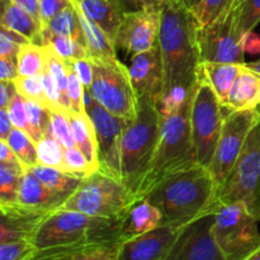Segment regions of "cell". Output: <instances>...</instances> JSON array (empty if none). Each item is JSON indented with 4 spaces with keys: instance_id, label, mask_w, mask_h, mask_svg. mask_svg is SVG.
Instances as JSON below:
<instances>
[{
    "instance_id": "cell-37",
    "label": "cell",
    "mask_w": 260,
    "mask_h": 260,
    "mask_svg": "<svg viewBox=\"0 0 260 260\" xmlns=\"http://www.w3.org/2000/svg\"><path fill=\"white\" fill-rule=\"evenodd\" d=\"M122 241L86 246L69 253L57 260H118Z\"/></svg>"
},
{
    "instance_id": "cell-10",
    "label": "cell",
    "mask_w": 260,
    "mask_h": 260,
    "mask_svg": "<svg viewBox=\"0 0 260 260\" xmlns=\"http://www.w3.org/2000/svg\"><path fill=\"white\" fill-rule=\"evenodd\" d=\"M212 235L225 260H245L260 246L258 221L241 202L217 208Z\"/></svg>"
},
{
    "instance_id": "cell-47",
    "label": "cell",
    "mask_w": 260,
    "mask_h": 260,
    "mask_svg": "<svg viewBox=\"0 0 260 260\" xmlns=\"http://www.w3.org/2000/svg\"><path fill=\"white\" fill-rule=\"evenodd\" d=\"M41 12V24L43 25L50 22L57 13L73 4V0H38ZM41 27V28H42Z\"/></svg>"
},
{
    "instance_id": "cell-51",
    "label": "cell",
    "mask_w": 260,
    "mask_h": 260,
    "mask_svg": "<svg viewBox=\"0 0 260 260\" xmlns=\"http://www.w3.org/2000/svg\"><path fill=\"white\" fill-rule=\"evenodd\" d=\"M14 4L24 9L25 12L29 13L36 20L41 24V12H40V3L38 0H13ZM42 27V24H41Z\"/></svg>"
},
{
    "instance_id": "cell-50",
    "label": "cell",
    "mask_w": 260,
    "mask_h": 260,
    "mask_svg": "<svg viewBox=\"0 0 260 260\" xmlns=\"http://www.w3.org/2000/svg\"><path fill=\"white\" fill-rule=\"evenodd\" d=\"M0 162L8 165H23L5 140H0Z\"/></svg>"
},
{
    "instance_id": "cell-52",
    "label": "cell",
    "mask_w": 260,
    "mask_h": 260,
    "mask_svg": "<svg viewBox=\"0 0 260 260\" xmlns=\"http://www.w3.org/2000/svg\"><path fill=\"white\" fill-rule=\"evenodd\" d=\"M13 128H14V126H13L8 109H0V140L7 141L9 135L12 134Z\"/></svg>"
},
{
    "instance_id": "cell-49",
    "label": "cell",
    "mask_w": 260,
    "mask_h": 260,
    "mask_svg": "<svg viewBox=\"0 0 260 260\" xmlns=\"http://www.w3.org/2000/svg\"><path fill=\"white\" fill-rule=\"evenodd\" d=\"M19 76L17 62L7 58H0V80L14 81Z\"/></svg>"
},
{
    "instance_id": "cell-25",
    "label": "cell",
    "mask_w": 260,
    "mask_h": 260,
    "mask_svg": "<svg viewBox=\"0 0 260 260\" xmlns=\"http://www.w3.org/2000/svg\"><path fill=\"white\" fill-rule=\"evenodd\" d=\"M71 128L76 147L83 152L95 170H99L98 142L95 128L91 118L86 112L84 113H69Z\"/></svg>"
},
{
    "instance_id": "cell-16",
    "label": "cell",
    "mask_w": 260,
    "mask_h": 260,
    "mask_svg": "<svg viewBox=\"0 0 260 260\" xmlns=\"http://www.w3.org/2000/svg\"><path fill=\"white\" fill-rule=\"evenodd\" d=\"M184 226L161 223L144 235L123 241L118 260H167Z\"/></svg>"
},
{
    "instance_id": "cell-12",
    "label": "cell",
    "mask_w": 260,
    "mask_h": 260,
    "mask_svg": "<svg viewBox=\"0 0 260 260\" xmlns=\"http://www.w3.org/2000/svg\"><path fill=\"white\" fill-rule=\"evenodd\" d=\"M258 122L256 111H228L210 172L218 190L228 179L236 160L240 156L251 128Z\"/></svg>"
},
{
    "instance_id": "cell-27",
    "label": "cell",
    "mask_w": 260,
    "mask_h": 260,
    "mask_svg": "<svg viewBox=\"0 0 260 260\" xmlns=\"http://www.w3.org/2000/svg\"><path fill=\"white\" fill-rule=\"evenodd\" d=\"M41 33H42V36H68V37L74 38V40L78 41V42H80L81 45L86 47L83 28H81L78 12H76L74 3L69 5V7H66L65 9L61 10L60 13H57L50 22L46 23L41 28Z\"/></svg>"
},
{
    "instance_id": "cell-59",
    "label": "cell",
    "mask_w": 260,
    "mask_h": 260,
    "mask_svg": "<svg viewBox=\"0 0 260 260\" xmlns=\"http://www.w3.org/2000/svg\"><path fill=\"white\" fill-rule=\"evenodd\" d=\"M256 111V117H258V122H260V106L255 109Z\"/></svg>"
},
{
    "instance_id": "cell-24",
    "label": "cell",
    "mask_w": 260,
    "mask_h": 260,
    "mask_svg": "<svg viewBox=\"0 0 260 260\" xmlns=\"http://www.w3.org/2000/svg\"><path fill=\"white\" fill-rule=\"evenodd\" d=\"M3 12L0 25L24 36L29 42L42 46L41 24L29 14L13 3V0H2Z\"/></svg>"
},
{
    "instance_id": "cell-2",
    "label": "cell",
    "mask_w": 260,
    "mask_h": 260,
    "mask_svg": "<svg viewBox=\"0 0 260 260\" xmlns=\"http://www.w3.org/2000/svg\"><path fill=\"white\" fill-rule=\"evenodd\" d=\"M218 188L210 169L194 164L157 183L145 200L156 206L162 223L187 225L220 207Z\"/></svg>"
},
{
    "instance_id": "cell-6",
    "label": "cell",
    "mask_w": 260,
    "mask_h": 260,
    "mask_svg": "<svg viewBox=\"0 0 260 260\" xmlns=\"http://www.w3.org/2000/svg\"><path fill=\"white\" fill-rule=\"evenodd\" d=\"M136 198L123 180L94 172L84 178L78 189L62 206V210L78 211L94 217H126Z\"/></svg>"
},
{
    "instance_id": "cell-60",
    "label": "cell",
    "mask_w": 260,
    "mask_h": 260,
    "mask_svg": "<svg viewBox=\"0 0 260 260\" xmlns=\"http://www.w3.org/2000/svg\"><path fill=\"white\" fill-rule=\"evenodd\" d=\"M241 2V0H238V2H236V7H238V5H239V3H240Z\"/></svg>"
},
{
    "instance_id": "cell-21",
    "label": "cell",
    "mask_w": 260,
    "mask_h": 260,
    "mask_svg": "<svg viewBox=\"0 0 260 260\" xmlns=\"http://www.w3.org/2000/svg\"><path fill=\"white\" fill-rule=\"evenodd\" d=\"M84 14L93 20L116 45L117 33L126 10L112 0H74Z\"/></svg>"
},
{
    "instance_id": "cell-26",
    "label": "cell",
    "mask_w": 260,
    "mask_h": 260,
    "mask_svg": "<svg viewBox=\"0 0 260 260\" xmlns=\"http://www.w3.org/2000/svg\"><path fill=\"white\" fill-rule=\"evenodd\" d=\"M74 5L78 12L79 20H80L81 28H83L84 37H85L86 48H88L89 57H96V58H111L116 57V45L113 41L109 40L108 36L93 22L89 19L78 3L74 2Z\"/></svg>"
},
{
    "instance_id": "cell-23",
    "label": "cell",
    "mask_w": 260,
    "mask_h": 260,
    "mask_svg": "<svg viewBox=\"0 0 260 260\" xmlns=\"http://www.w3.org/2000/svg\"><path fill=\"white\" fill-rule=\"evenodd\" d=\"M244 63H220V62H201L197 74H200L215 90L222 106L228 101L229 93L240 74Z\"/></svg>"
},
{
    "instance_id": "cell-39",
    "label": "cell",
    "mask_w": 260,
    "mask_h": 260,
    "mask_svg": "<svg viewBox=\"0 0 260 260\" xmlns=\"http://www.w3.org/2000/svg\"><path fill=\"white\" fill-rule=\"evenodd\" d=\"M15 89L18 93L25 99H32V101L40 102L46 104V94H45V84H43V74H37L32 76H18L14 81Z\"/></svg>"
},
{
    "instance_id": "cell-14",
    "label": "cell",
    "mask_w": 260,
    "mask_h": 260,
    "mask_svg": "<svg viewBox=\"0 0 260 260\" xmlns=\"http://www.w3.org/2000/svg\"><path fill=\"white\" fill-rule=\"evenodd\" d=\"M215 213H206L187 223L167 260H225L212 235Z\"/></svg>"
},
{
    "instance_id": "cell-22",
    "label": "cell",
    "mask_w": 260,
    "mask_h": 260,
    "mask_svg": "<svg viewBox=\"0 0 260 260\" xmlns=\"http://www.w3.org/2000/svg\"><path fill=\"white\" fill-rule=\"evenodd\" d=\"M162 223V215L159 208L147 200H141L135 203L127 213L122 226V243L141 236Z\"/></svg>"
},
{
    "instance_id": "cell-38",
    "label": "cell",
    "mask_w": 260,
    "mask_h": 260,
    "mask_svg": "<svg viewBox=\"0 0 260 260\" xmlns=\"http://www.w3.org/2000/svg\"><path fill=\"white\" fill-rule=\"evenodd\" d=\"M193 91H194V86L193 88L174 86L169 91L162 94L161 98L159 99L156 104L161 118L178 113L184 107V104L192 98Z\"/></svg>"
},
{
    "instance_id": "cell-3",
    "label": "cell",
    "mask_w": 260,
    "mask_h": 260,
    "mask_svg": "<svg viewBox=\"0 0 260 260\" xmlns=\"http://www.w3.org/2000/svg\"><path fill=\"white\" fill-rule=\"evenodd\" d=\"M198 28L190 9L178 0H168L161 10L159 32L164 65L162 94L174 86L193 88L196 85L201 63Z\"/></svg>"
},
{
    "instance_id": "cell-29",
    "label": "cell",
    "mask_w": 260,
    "mask_h": 260,
    "mask_svg": "<svg viewBox=\"0 0 260 260\" xmlns=\"http://www.w3.org/2000/svg\"><path fill=\"white\" fill-rule=\"evenodd\" d=\"M19 76H32L43 74L47 69V50L46 46L25 43L22 46L17 58Z\"/></svg>"
},
{
    "instance_id": "cell-58",
    "label": "cell",
    "mask_w": 260,
    "mask_h": 260,
    "mask_svg": "<svg viewBox=\"0 0 260 260\" xmlns=\"http://www.w3.org/2000/svg\"><path fill=\"white\" fill-rule=\"evenodd\" d=\"M245 260H260V246L258 249H256L255 251H254L253 254H251L250 256H248Z\"/></svg>"
},
{
    "instance_id": "cell-43",
    "label": "cell",
    "mask_w": 260,
    "mask_h": 260,
    "mask_svg": "<svg viewBox=\"0 0 260 260\" xmlns=\"http://www.w3.org/2000/svg\"><path fill=\"white\" fill-rule=\"evenodd\" d=\"M68 65V63H66ZM68 76H69V86H68V99L69 106H70V113H84L86 112L85 107V88L78 76L74 74L70 66L68 65Z\"/></svg>"
},
{
    "instance_id": "cell-8",
    "label": "cell",
    "mask_w": 260,
    "mask_h": 260,
    "mask_svg": "<svg viewBox=\"0 0 260 260\" xmlns=\"http://www.w3.org/2000/svg\"><path fill=\"white\" fill-rule=\"evenodd\" d=\"M218 205L241 202L260 221V122L251 128L240 156L217 194Z\"/></svg>"
},
{
    "instance_id": "cell-9",
    "label": "cell",
    "mask_w": 260,
    "mask_h": 260,
    "mask_svg": "<svg viewBox=\"0 0 260 260\" xmlns=\"http://www.w3.org/2000/svg\"><path fill=\"white\" fill-rule=\"evenodd\" d=\"M225 107L212 86L197 74L190 107V128L198 164L210 168L225 123Z\"/></svg>"
},
{
    "instance_id": "cell-1",
    "label": "cell",
    "mask_w": 260,
    "mask_h": 260,
    "mask_svg": "<svg viewBox=\"0 0 260 260\" xmlns=\"http://www.w3.org/2000/svg\"><path fill=\"white\" fill-rule=\"evenodd\" d=\"M124 218L94 217L62 208L55 211L33 238L36 251L30 260H57L86 246L122 241Z\"/></svg>"
},
{
    "instance_id": "cell-4",
    "label": "cell",
    "mask_w": 260,
    "mask_h": 260,
    "mask_svg": "<svg viewBox=\"0 0 260 260\" xmlns=\"http://www.w3.org/2000/svg\"><path fill=\"white\" fill-rule=\"evenodd\" d=\"M192 98L178 113L161 118L160 137L151 167L139 190V201L169 175L197 164L190 128Z\"/></svg>"
},
{
    "instance_id": "cell-54",
    "label": "cell",
    "mask_w": 260,
    "mask_h": 260,
    "mask_svg": "<svg viewBox=\"0 0 260 260\" xmlns=\"http://www.w3.org/2000/svg\"><path fill=\"white\" fill-rule=\"evenodd\" d=\"M132 2L135 3L137 9L157 10V12H161L168 0H132Z\"/></svg>"
},
{
    "instance_id": "cell-18",
    "label": "cell",
    "mask_w": 260,
    "mask_h": 260,
    "mask_svg": "<svg viewBox=\"0 0 260 260\" xmlns=\"http://www.w3.org/2000/svg\"><path fill=\"white\" fill-rule=\"evenodd\" d=\"M0 244L20 240L33 241L38 228L48 216L30 212L15 203H0Z\"/></svg>"
},
{
    "instance_id": "cell-7",
    "label": "cell",
    "mask_w": 260,
    "mask_h": 260,
    "mask_svg": "<svg viewBox=\"0 0 260 260\" xmlns=\"http://www.w3.org/2000/svg\"><path fill=\"white\" fill-rule=\"evenodd\" d=\"M93 65V83L89 93L108 112L132 121L139 112V98L129 70L117 57H89Z\"/></svg>"
},
{
    "instance_id": "cell-34",
    "label": "cell",
    "mask_w": 260,
    "mask_h": 260,
    "mask_svg": "<svg viewBox=\"0 0 260 260\" xmlns=\"http://www.w3.org/2000/svg\"><path fill=\"white\" fill-rule=\"evenodd\" d=\"M7 142L12 147L13 151L20 160L23 167L25 169L35 167L38 164V155H37V144L33 141L32 137L27 132L22 129L13 128L12 134L8 137Z\"/></svg>"
},
{
    "instance_id": "cell-45",
    "label": "cell",
    "mask_w": 260,
    "mask_h": 260,
    "mask_svg": "<svg viewBox=\"0 0 260 260\" xmlns=\"http://www.w3.org/2000/svg\"><path fill=\"white\" fill-rule=\"evenodd\" d=\"M8 112H9V117L13 122V126L15 128L27 132L30 136V126L29 122H28L27 111H25L24 98L18 91L13 96V101L10 103L9 108H8Z\"/></svg>"
},
{
    "instance_id": "cell-56",
    "label": "cell",
    "mask_w": 260,
    "mask_h": 260,
    "mask_svg": "<svg viewBox=\"0 0 260 260\" xmlns=\"http://www.w3.org/2000/svg\"><path fill=\"white\" fill-rule=\"evenodd\" d=\"M178 2L182 3V4L184 5V7H187L188 9H192V8H194L201 0H178Z\"/></svg>"
},
{
    "instance_id": "cell-28",
    "label": "cell",
    "mask_w": 260,
    "mask_h": 260,
    "mask_svg": "<svg viewBox=\"0 0 260 260\" xmlns=\"http://www.w3.org/2000/svg\"><path fill=\"white\" fill-rule=\"evenodd\" d=\"M28 170H30L46 187L50 188L51 190H53L57 194L63 196L68 200L83 182V179H80V178L66 174L61 170L55 169V168L43 167V165L40 164L29 168Z\"/></svg>"
},
{
    "instance_id": "cell-5",
    "label": "cell",
    "mask_w": 260,
    "mask_h": 260,
    "mask_svg": "<svg viewBox=\"0 0 260 260\" xmlns=\"http://www.w3.org/2000/svg\"><path fill=\"white\" fill-rule=\"evenodd\" d=\"M161 116L151 99H139L136 118L122 137V180L139 202V190L151 167L160 137Z\"/></svg>"
},
{
    "instance_id": "cell-57",
    "label": "cell",
    "mask_w": 260,
    "mask_h": 260,
    "mask_svg": "<svg viewBox=\"0 0 260 260\" xmlns=\"http://www.w3.org/2000/svg\"><path fill=\"white\" fill-rule=\"evenodd\" d=\"M246 65H248L250 69H253V70H255V71H258V73H260V58L258 61H254V62L246 63Z\"/></svg>"
},
{
    "instance_id": "cell-13",
    "label": "cell",
    "mask_w": 260,
    "mask_h": 260,
    "mask_svg": "<svg viewBox=\"0 0 260 260\" xmlns=\"http://www.w3.org/2000/svg\"><path fill=\"white\" fill-rule=\"evenodd\" d=\"M234 12L225 14L216 22L198 28V47L201 62L245 63V50L234 30Z\"/></svg>"
},
{
    "instance_id": "cell-19",
    "label": "cell",
    "mask_w": 260,
    "mask_h": 260,
    "mask_svg": "<svg viewBox=\"0 0 260 260\" xmlns=\"http://www.w3.org/2000/svg\"><path fill=\"white\" fill-rule=\"evenodd\" d=\"M66 201L68 198L46 187L30 170L27 169L20 180L17 201L13 203L32 212L50 215L61 210Z\"/></svg>"
},
{
    "instance_id": "cell-35",
    "label": "cell",
    "mask_w": 260,
    "mask_h": 260,
    "mask_svg": "<svg viewBox=\"0 0 260 260\" xmlns=\"http://www.w3.org/2000/svg\"><path fill=\"white\" fill-rule=\"evenodd\" d=\"M25 170L23 165L0 162V203H13L17 201L20 180Z\"/></svg>"
},
{
    "instance_id": "cell-53",
    "label": "cell",
    "mask_w": 260,
    "mask_h": 260,
    "mask_svg": "<svg viewBox=\"0 0 260 260\" xmlns=\"http://www.w3.org/2000/svg\"><path fill=\"white\" fill-rule=\"evenodd\" d=\"M243 46L245 52L250 53H259L260 52V36L256 33L249 32L248 35L244 36L243 38Z\"/></svg>"
},
{
    "instance_id": "cell-17",
    "label": "cell",
    "mask_w": 260,
    "mask_h": 260,
    "mask_svg": "<svg viewBox=\"0 0 260 260\" xmlns=\"http://www.w3.org/2000/svg\"><path fill=\"white\" fill-rule=\"evenodd\" d=\"M128 70L137 98L151 99L157 104L164 89V65L159 42L134 56Z\"/></svg>"
},
{
    "instance_id": "cell-36",
    "label": "cell",
    "mask_w": 260,
    "mask_h": 260,
    "mask_svg": "<svg viewBox=\"0 0 260 260\" xmlns=\"http://www.w3.org/2000/svg\"><path fill=\"white\" fill-rule=\"evenodd\" d=\"M24 104L30 126V137L37 144L50 127L51 111L45 104L32 101V99L24 98Z\"/></svg>"
},
{
    "instance_id": "cell-41",
    "label": "cell",
    "mask_w": 260,
    "mask_h": 260,
    "mask_svg": "<svg viewBox=\"0 0 260 260\" xmlns=\"http://www.w3.org/2000/svg\"><path fill=\"white\" fill-rule=\"evenodd\" d=\"M94 172L98 170L94 169L89 160L86 159L85 155L78 149V147H73V149H65V173L66 174L74 175L76 178H84L89 177L93 174Z\"/></svg>"
},
{
    "instance_id": "cell-48",
    "label": "cell",
    "mask_w": 260,
    "mask_h": 260,
    "mask_svg": "<svg viewBox=\"0 0 260 260\" xmlns=\"http://www.w3.org/2000/svg\"><path fill=\"white\" fill-rule=\"evenodd\" d=\"M15 93H17V89L13 81L0 80V109L9 108Z\"/></svg>"
},
{
    "instance_id": "cell-33",
    "label": "cell",
    "mask_w": 260,
    "mask_h": 260,
    "mask_svg": "<svg viewBox=\"0 0 260 260\" xmlns=\"http://www.w3.org/2000/svg\"><path fill=\"white\" fill-rule=\"evenodd\" d=\"M236 2L238 0H201L190 12L194 15L198 27L202 28L235 9Z\"/></svg>"
},
{
    "instance_id": "cell-30",
    "label": "cell",
    "mask_w": 260,
    "mask_h": 260,
    "mask_svg": "<svg viewBox=\"0 0 260 260\" xmlns=\"http://www.w3.org/2000/svg\"><path fill=\"white\" fill-rule=\"evenodd\" d=\"M37 155L40 165L55 168L65 173V147L52 134L51 126L37 142Z\"/></svg>"
},
{
    "instance_id": "cell-11",
    "label": "cell",
    "mask_w": 260,
    "mask_h": 260,
    "mask_svg": "<svg viewBox=\"0 0 260 260\" xmlns=\"http://www.w3.org/2000/svg\"><path fill=\"white\" fill-rule=\"evenodd\" d=\"M85 107L95 128L99 172L122 180V137L129 121L107 111L88 90H85Z\"/></svg>"
},
{
    "instance_id": "cell-15",
    "label": "cell",
    "mask_w": 260,
    "mask_h": 260,
    "mask_svg": "<svg viewBox=\"0 0 260 260\" xmlns=\"http://www.w3.org/2000/svg\"><path fill=\"white\" fill-rule=\"evenodd\" d=\"M161 12L137 9L124 13L116 38V47L127 55L136 56L159 42Z\"/></svg>"
},
{
    "instance_id": "cell-42",
    "label": "cell",
    "mask_w": 260,
    "mask_h": 260,
    "mask_svg": "<svg viewBox=\"0 0 260 260\" xmlns=\"http://www.w3.org/2000/svg\"><path fill=\"white\" fill-rule=\"evenodd\" d=\"M25 43H29V41L24 36L0 25V58L17 62L18 53Z\"/></svg>"
},
{
    "instance_id": "cell-20",
    "label": "cell",
    "mask_w": 260,
    "mask_h": 260,
    "mask_svg": "<svg viewBox=\"0 0 260 260\" xmlns=\"http://www.w3.org/2000/svg\"><path fill=\"white\" fill-rule=\"evenodd\" d=\"M259 106L260 73L244 63L223 107L228 111H253Z\"/></svg>"
},
{
    "instance_id": "cell-44",
    "label": "cell",
    "mask_w": 260,
    "mask_h": 260,
    "mask_svg": "<svg viewBox=\"0 0 260 260\" xmlns=\"http://www.w3.org/2000/svg\"><path fill=\"white\" fill-rule=\"evenodd\" d=\"M36 248L33 241L20 240L0 244V260H30Z\"/></svg>"
},
{
    "instance_id": "cell-55",
    "label": "cell",
    "mask_w": 260,
    "mask_h": 260,
    "mask_svg": "<svg viewBox=\"0 0 260 260\" xmlns=\"http://www.w3.org/2000/svg\"><path fill=\"white\" fill-rule=\"evenodd\" d=\"M112 2L117 3L118 5H121L126 12H132V10H137V7L135 5V3L132 0H112Z\"/></svg>"
},
{
    "instance_id": "cell-46",
    "label": "cell",
    "mask_w": 260,
    "mask_h": 260,
    "mask_svg": "<svg viewBox=\"0 0 260 260\" xmlns=\"http://www.w3.org/2000/svg\"><path fill=\"white\" fill-rule=\"evenodd\" d=\"M71 68V70L74 71L78 79L80 80V83L83 84L85 90H89L93 83V65H91V61L89 58H80V60H73L70 62H66Z\"/></svg>"
},
{
    "instance_id": "cell-31",
    "label": "cell",
    "mask_w": 260,
    "mask_h": 260,
    "mask_svg": "<svg viewBox=\"0 0 260 260\" xmlns=\"http://www.w3.org/2000/svg\"><path fill=\"white\" fill-rule=\"evenodd\" d=\"M42 46L50 47L65 62L80 60V58H89V53L85 46L68 36H42Z\"/></svg>"
},
{
    "instance_id": "cell-32",
    "label": "cell",
    "mask_w": 260,
    "mask_h": 260,
    "mask_svg": "<svg viewBox=\"0 0 260 260\" xmlns=\"http://www.w3.org/2000/svg\"><path fill=\"white\" fill-rule=\"evenodd\" d=\"M260 23V0H241L234 12V30L240 41Z\"/></svg>"
},
{
    "instance_id": "cell-40",
    "label": "cell",
    "mask_w": 260,
    "mask_h": 260,
    "mask_svg": "<svg viewBox=\"0 0 260 260\" xmlns=\"http://www.w3.org/2000/svg\"><path fill=\"white\" fill-rule=\"evenodd\" d=\"M51 129L56 139L61 142L65 149L76 147L75 139H74L73 128H71L69 113L60 111H51Z\"/></svg>"
}]
</instances>
